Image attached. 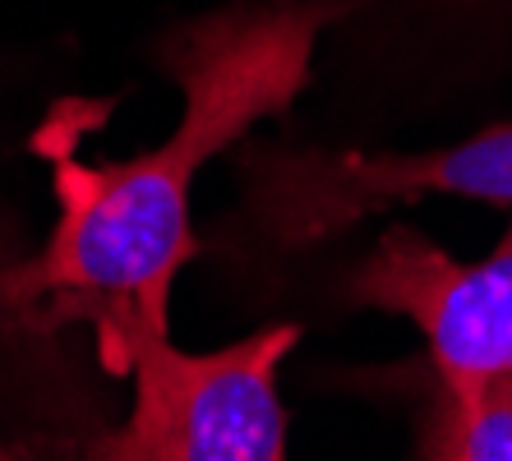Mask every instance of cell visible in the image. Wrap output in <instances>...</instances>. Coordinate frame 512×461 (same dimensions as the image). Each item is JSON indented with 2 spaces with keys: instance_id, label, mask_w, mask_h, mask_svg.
I'll list each match as a JSON object with an SVG mask.
<instances>
[{
  "instance_id": "obj_1",
  "label": "cell",
  "mask_w": 512,
  "mask_h": 461,
  "mask_svg": "<svg viewBox=\"0 0 512 461\" xmlns=\"http://www.w3.org/2000/svg\"><path fill=\"white\" fill-rule=\"evenodd\" d=\"M342 0L273 10H222L167 42V70L185 93L180 125L162 148L130 162L79 166L56 157L60 217L47 249L5 277L10 300L51 305L56 319H88L102 337L167 332L176 272L199 254L190 190L222 148L277 116L310 79L314 42Z\"/></svg>"
},
{
  "instance_id": "obj_2",
  "label": "cell",
  "mask_w": 512,
  "mask_h": 461,
  "mask_svg": "<svg viewBox=\"0 0 512 461\" xmlns=\"http://www.w3.org/2000/svg\"><path fill=\"white\" fill-rule=\"evenodd\" d=\"M296 342L291 323L203 355L148 328L111 337L102 355L134 374V406L125 425L88 443L84 461H286L277 365Z\"/></svg>"
},
{
  "instance_id": "obj_3",
  "label": "cell",
  "mask_w": 512,
  "mask_h": 461,
  "mask_svg": "<svg viewBox=\"0 0 512 461\" xmlns=\"http://www.w3.org/2000/svg\"><path fill=\"white\" fill-rule=\"evenodd\" d=\"M250 171L254 213L282 245H314L365 213L420 194H453L512 213V125L439 153H263Z\"/></svg>"
},
{
  "instance_id": "obj_4",
  "label": "cell",
  "mask_w": 512,
  "mask_h": 461,
  "mask_svg": "<svg viewBox=\"0 0 512 461\" xmlns=\"http://www.w3.org/2000/svg\"><path fill=\"white\" fill-rule=\"evenodd\" d=\"M351 300L411 319L439 388L466 392L512 374V222L480 263H457L416 226H388L351 272Z\"/></svg>"
},
{
  "instance_id": "obj_5",
  "label": "cell",
  "mask_w": 512,
  "mask_h": 461,
  "mask_svg": "<svg viewBox=\"0 0 512 461\" xmlns=\"http://www.w3.org/2000/svg\"><path fill=\"white\" fill-rule=\"evenodd\" d=\"M416 461H512V374L466 392H434Z\"/></svg>"
},
{
  "instance_id": "obj_6",
  "label": "cell",
  "mask_w": 512,
  "mask_h": 461,
  "mask_svg": "<svg viewBox=\"0 0 512 461\" xmlns=\"http://www.w3.org/2000/svg\"><path fill=\"white\" fill-rule=\"evenodd\" d=\"M0 461H14V457H10V452H5V448H0Z\"/></svg>"
}]
</instances>
